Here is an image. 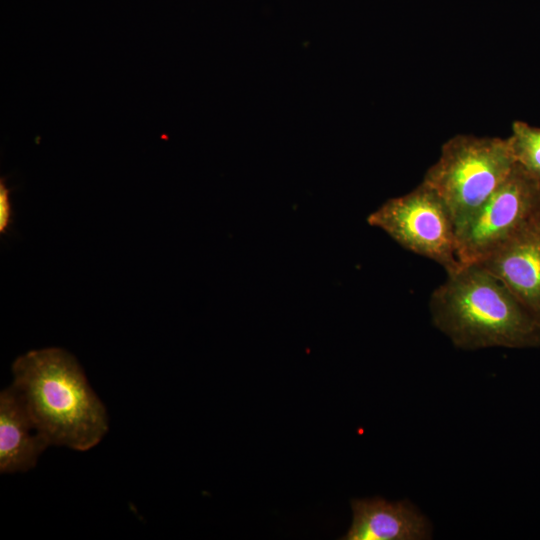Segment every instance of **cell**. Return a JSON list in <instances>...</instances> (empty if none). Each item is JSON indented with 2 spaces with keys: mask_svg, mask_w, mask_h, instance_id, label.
I'll return each mask as SVG.
<instances>
[{
  "mask_svg": "<svg viewBox=\"0 0 540 540\" xmlns=\"http://www.w3.org/2000/svg\"><path fill=\"white\" fill-rule=\"evenodd\" d=\"M507 138L515 162L540 182V127L517 120Z\"/></svg>",
  "mask_w": 540,
  "mask_h": 540,
  "instance_id": "obj_9",
  "label": "cell"
},
{
  "mask_svg": "<svg viewBox=\"0 0 540 540\" xmlns=\"http://www.w3.org/2000/svg\"><path fill=\"white\" fill-rule=\"evenodd\" d=\"M49 446L37 431L16 389L0 394V472H26Z\"/></svg>",
  "mask_w": 540,
  "mask_h": 540,
  "instance_id": "obj_8",
  "label": "cell"
},
{
  "mask_svg": "<svg viewBox=\"0 0 540 540\" xmlns=\"http://www.w3.org/2000/svg\"><path fill=\"white\" fill-rule=\"evenodd\" d=\"M11 190L7 188L3 179L0 182V232L6 233L11 225L13 210L10 199Z\"/></svg>",
  "mask_w": 540,
  "mask_h": 540,
  "instance_id": "obj_10",
  "label": "cell"
},
{
  "mask_svg": "<svg viewBox=\"0 0 540 540\" xmlns=\"http://www.w3.org/2000/svg\"><path fill=\"white\" fill-rule=\"evenodd\" d=\"M540 212V182L519 164L456 229L461 265L478 263Z\"/></svg>",
  "mask_w": 540,
  "mask_h": 540,
  "instance_id": "obj_5",
  "label": "cell"
},
{
  "mask_svg": "<svg viewBox=\"0 0 540 540\" xmlns=\"http://www.w3.org/2000/svg\"><path fill=\"white\" fill-rule=\"evenodd\" d=\"M367 222L406 250L438 263L447 273L461 266L450 210L423 181L409 193L387 200L368 216Z\"/></svg>",
  "mask_w": 540,
  "mask_h": 540,
  "instance_id": "obj_4",
  "label": "cell"
},
{
  "mask_svg": "<svg viewBox=\"0 0 540 540\" xmlns=\"http://www.w3.org/2000/svg\"><path fill=\"white\" fill-rule=\"evenodd\" d=\"M11 384L50 445L87 451L108 431L102 401L73 355L60 348L29 351L13 365Z\"/></svg>",
  "mask_w": 540,
  "mask_h": 540,
  "instance_id": "obj_2",
  "label": "cell"
},
{
  "mask_svg": "<svg viewBox=\"0 0 540 540\" xmlns=\"http://www.w3.org/2000/svg\"><path fill=\"white\" fill-rule=\"evenodd\" d=\"M352 522L342 540H428L430 520L408 500L352 499Z\"/></svg>",
  "mask_w": 540,
  "mask_h": 540,
  "instance_id": "obj_7",
  "label": "cell"
},
{
  "mask_svg": "<svg viewBox=\"0 0 540 540\" xmlns=\"http://www.w3.org/2000/svg\"><path fill=\"white\" fill-rule=\"evenodd\" d=\"M432 324L459 349L540 347V324L517 297L480 264L447 273L429 299Z\"/></svg>",
  "mask_w": 540,
  "mask_h": 540,
  "instance_id": "obj_1",
  "label": "cell"
},
{
  "mask_svg": "<svg viewBox=\"0 0 540 540\" xmlns=\"http://www.w3.org/2000/svg\"><path fill=\"white\" fill-rule=\"evenodd\" d=\"M540 324V212L483 260Z\"/></svg>",
  "mask_w": 540,
  "mask_h": 540,
  "instance_id": "obj_6",
  "label": "cell"
},
{
  "mask_svg": "<svg viewBox=\"0 0 540 540\" xmlns=\"http://www.w3.org/2000/svg\"><path fill=\"white\" fill-rule=\"evenodd\" d=\"M515 163L507 138L458 134L442 145L423 182L444 200L456 230L491 196Z\"/></svg>",
  "mask_w": 540,
  "mask_h": 540,
  "instance_id": "obj_3",
  "label": "cell"
}]
</instances>
